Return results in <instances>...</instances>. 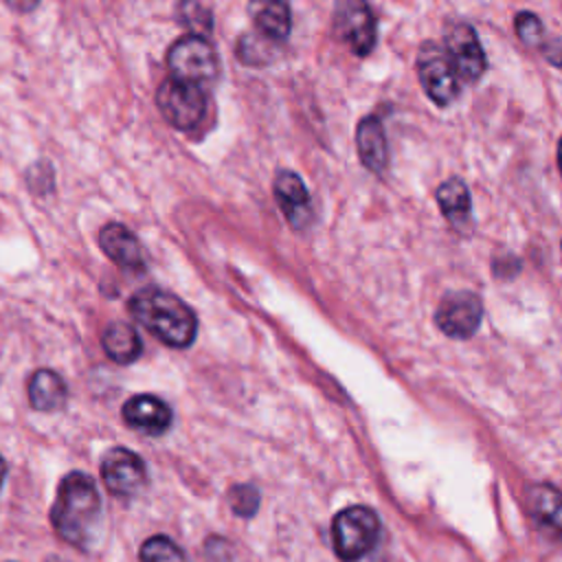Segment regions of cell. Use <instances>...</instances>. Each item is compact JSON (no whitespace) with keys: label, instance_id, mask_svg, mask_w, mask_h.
<instances>
[{"label":"cell","instance_id":"3957f363","mask_svg":"<svg viewBox=\"0 0 562 562\" xmlns=\"http://www.w3.org/2000/svg\"><path fill=\"white\" fill-rule=\"evenodd\" d=\"M380 533V518L367 505L345 507L334 516L331 522V542L340 560L353 562L367 555Z\"/></svg>","mask_w":562,"mask_h":562},{"label":"cell","instance_id":"ac0fdd59","mask_svg":"<svg viewBox=\"0 0 562 562\" xmlns=\"http://www.w3.org/2000/svg\"><path fill=\"white\" fill-rule=\"evenodd\" d=\"M514 29L522 44L540 48L544 59L553 66H562V44L547 35L542 20L531 11H518L514 15Z\"/></svg>","mask_w":562,"mask_h":562},{"label":"cell","instance_id":"277c9868","mask_svg":"<svg viewBox=\"0 0 562 562\" xmlns=\"http://www.w3.org/2000/svg\"><path fill=\"white\" fill-rule=\"evenodd\" d=\"M167 68L171 77L191 81V83H209L217 77L220 64L213 44L204 35H182L167 50Z\"/></svg>","mask_w":562,"mask_h":562},{"label":"cell","instance_id":"5bb4252c","mask_svg":"<svg viewBox=\"0 0 562 562\" xmlns=\"http://www.w3.org/2000/svg\"><path fill=\"white\" fill-rule=\"evenodd\" d=\"M99 246L119 268L132 272L145 268V255L136 235L119 222H110L99 231Z\"/></svg>","mask_w":562,"mask_h":562},{"label":"cell","instance_id":"ffe728a7","mask_svg":"<svg viewBox=\"0 0 562 562\" xmlns=\"http://www.w3.org/2000/svg\"><path fill=\"white\" fill-rule=\"evenodd\" d=\"M101 345L105 356L116 364H132L143 353V342L138 331L132 325L121 321H114L103 329Z\"/></svg>","mask_w":562,"mask_h":562},{"label":"cell","instance_id":"8fae6325","mask_svg":"<svg viewBox=\"0 0 562 562\" xmlns=\"http://www.w3.org/2000/svg\"><path fill=\"white\" fill-rule=\"evenodd\" d=\"M525 509L533 527L551 542L562 544V492L549 483H531L525 490Z\"/></svg>","mask_w":562,"mask_h":562},{"label":"cell","instance_id":"30bf717a","mask_svg":"<svg viewBox=\"0 0 562 562\" xmlns=\"http://www.w3.org/2000/svg\"><path fill=\"white\" fill-rule=\"evenodd\" d=\"M443 50L450 57L461 81L474 83L487 68L485 50L479 42L476 31L468 22L450 24L443 33Z\"/></svg>","mask_w":562,"mask_h":562},{"label":"cell","instance_id":"cb8c5ba5","mask_svg":"<svg viewBox=\"0 0 562 562\" xmlns=\"http://www.w3.org/2000/svg\"><path fill=\"white\" fill-rule=\"evenodd\" d=\"M228 503L237 516L250 518L259 509V490L250 483H237L228 490Z\"/></svg>","mask_w":562,"mask_h":562},{"label":"cell","instance_id":"484cf974","mask_svg":"<svg viewBox=\"0 0 562 562\" xmlns=\"http://www.w3.org/2000/svg\"><path fill=\"white\" fill-rule=\"evenodd\" d=\"M4 479H7V461H4V457L0 454V490H2V485H4Z\"/></svg>","mask_w":562,"mask_h":562},{"label":"cell","instance_id":"8992f818","mask_svg":"<svg viewBox=\"0 0 562 562\" xmlns=\"http://www.w3.org/2000/svg\"><path fill=\"white\" fill-rule=\"evenodd\" d=\"M417 77L426 97L443 108L452 103L459 94L461 79L446 55L443 46L437 42H424L417 50Z\"/></svg>","mask_w":562,"mask_h":562},{"label":"cell","instance_id":"9a60e30c","mask_svg":"<svg viewBox=\"0 0 562 562\" xmlns=\"http://www.w3.org/2000/svg\"><path fill=\"white\" fill-rule=\"evenodd\" d=\"M356 147L360 162L371 173H382L389 165V145L382 121L375 114L364 116L356 127Z\"/></svg>","mask_w":562,"mask_h":562},{"label":"cell","instance_id":"5b68a950","mask_svg":"<svg viewBox=\"0 0 562 562\" xmlns=\"http://www.w3.org/2000/svg\"><path fill=\"white\" fill-rule=\"evenodd\" d=\"M156 103L165 121L182 132L195 130L206 114V94L202 86L176 77H169L158 86Z\"/></svg>","mask_w":562,"mask_h":562},{"label":"cell","instance_id":"52a82bcc","mask_svg":"<svg viewBox=\"0 0 562 562\" xmlns=\"http://www.w3.org/2000/svg\"><path fill=\"white\" fill-rule=\"evenodd\" d=\"M334 31L358 57H367L378 42V20L367 0H336Z\"/></svg>","mask_w":562,"mask_h":562},{"label":"cell","instance_id":"f1b7e54d","mask_svg":"<svg viewBox=\"0 0 562 562\" xmlns=\"http://www.w3.org/2000/svg\"><path fill=\"white\" fill-rule=\"evenodd\" d=\"M560 248H562V244H560Z\"/></svg>","mask_w":562,"mask_h":562},{"label":"cell","instance_id":"4fadbf2b","mask_svg":"<svg viewBox=\"0 0 562 562\" xmlns=\"http://www.w3.org/2000/svg\"><path fill=\"white\" fill-rule=\"evenodd\" d=\"M121 417L125 419V424L130 428L143 430L151 437H158V435L169 430L173 413H171L169 404L162 402L160 397H156L151 393H140V395L130 397L123 404Z\"/></svg>","mask_w":562,"mask_h":562},{"label":"cell","instance_id":"83f0119b","mask_svg":"<svg viewBox=\"0 0 562 562\" xmlns=\"http://www.w3.org/2000/svg\"><path fill=\"white\" fill-rule=\"evenodd\" d=\"M44 562H66L64 558H59V555H48Z\"/></svg>","mask_w":562,"mask_h":562},{"label":"cell","instance_id":"d4e9b609","mask_svg":"<svg viewBox=\"0 0 562 562\" xmlns=\"http://www.w3.org/2000/svg\"><path fill=\"white\" fill-rule=\"evenodd\" d=\"M37 2L40 0H4V4H9L15 11H31L37 7Z\"/></svg>","mask_w":562,"mask_h":562},{"label":"cell","instance_id":"603a6c76","mask_svg":"<svg viewBox=\"0 0 562 562\" xmlns=\"http://www.w3.org/2000/svg\"><path fill=\"white\" fill-rule=\"evenodd\" d=\"M178 20L195 35H206L213 29V18L209 9L200 0H180L178 2Z\"/></svg>","mask_w":562,"mask_h":562},{"label":"cell","instance_id":"7a4b0ae2","mask_svg":"<svg viewBox=\"0 0 562 562\" xmlns=\"http://www.w3.org/2000/svg\"><path fill=\"white\" fill-rule=\"evenodd\" d=\"M130 314L167 347L184 349L195 340L198 318L193 310L167 290H138L130 299Z\"/></svg>","mask_w":562,"mask_h":562},{"label":"cell","instance_id":"44dd1931","mask_svg":"<svg viewBox=\"0 0 562 562\" xmlns=\"http://www.w3.org/2000/svg\"><path fill=\"white\" fill-rule=\"evenodd\" d=\"M283 42L261 33V31H252V33H244L237 42V57L246 64V66H263L270 64L277 55V50L281 48Z\"/></svg>","mask_w":562,"mask_h":562},{"label":"cell","instance_id":"4316f807","mask_svg":"<svg viewBox=\"0 0 562 562\" xmlns=\"http://www.w3.org/2000/svg\"><path fill=\"white\" fill-rule=\"evenodd\" d=\"M558 165H560V173H562V138L558 143Z\"/></svg>","mask_w":562,"mask_h":562},{"label":"cell","instance_id":"ba28073f","mask_svg":"<svg viewBox=\"0 0 562 562\" xmlns=\"http://www.w3.org/2000/svg\"><path fill=\"white\" fill-rule=\"evenodd\" d=\"M101 479L112 496L132 498L147 485V465L134 450L114 446L101 459Z\"/></svg>","mask_w":562,"mask_h":562},{"label":"cell","instance_id":"7402d4cb","mask_svg":"<svg viewBox=\"0 0 562 562\" xmlns=\"http://www.w3.org/2000/svg\"><path fill=\"white\" fill-rule=\"evenodd\" d=\"M138 560L140 562H187V555L169 536L156 533L140 544Z\"/></svg>","mask_w":562,"mask_h":562},{"label":"cell","instance_id":"2e32d148","mask_svg":"<svg viewBox=\"0 0 562 562\" xmlns=\"http://www.w3.org/2000/svg\"><path fill=\"white\" fill-rule=\"evenodd\" d=\"M437 204L441 215L457 228V231H465L470 226V217H472V198H470V189L465 184V180L452 176L448 180H443L437 187Z\"/></svg>","mask_w":562,"mask_h":562},{"label":"cell","instance_id":"e0dca14e","mask_svg":"<svg viewBox=\"0 0 562 562\" xmlns=\"http://www.w3.org/2000/svg\"><path fill=\"white\" fill-rule=\"evenodd\" d=\"M248 13L257 31L285 42L292 29L290 0H248Z\"/></svg>","mask_w":562,"mask_h":562},{"label":"cell","instance_id":"7c38bea8","mask_svg":"<svg viewBox=\"0 0 562 562\" xmlns=\"http://www.w3.org/2000/svg\"><path fill=\"white\" fill-rule=\"evenodd\" d=\"M272 191H274V200H277L281 213L285 215L288 224L296 231L307 228L312 222V202H310V193H307L301 176L290 169L277 171Z\"/></svg>","mask_w":562,"mask_h":562},{"label":"cell","instance_id":"9c48e42d","mask_svg":"<svg viewBox=\"0 0 562 562\" xmlns=\"http://www.w3.org/2000/svg\"><path fill=\"white\" fill-rule=\"evenodd\" d=\"M483 321V303L470 290H454L443 294L437 305L435 323L437 327L457 340H465L476 334Z\"/></svg>","mask_w":562,"mask_h":562},{"label":"cell","instance_id":"6da1fadb","mask_svg":"<svg viewBox=\"0 0 562 562\" xmlns=\"http://www.w3.org/2000/svg\"><path fill=\"white\" fill-rule=\"evenodd\" d=\"M101 494L94 479L72 470L59 481L50 507V525L64 542L77 549H88L101 525Z\"/></svg>","mask_w":562,"mask_h":562},{"label":"cell","instance_id":"d6986e66","mask_svg":"<svg viewBox=\"0 0 562 562\" xmlns=\"http://www.w3.org/2000/svg\"><path fill=\"white\" fill-rule=\"evenodd\" d=\"M68 386L59 373L50 369H40L29 380V402L35 411L50 413L66 404Z\"/></svg>","mask_w":562,"mask_h":562}]
</instances>
